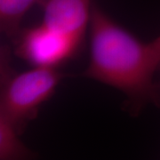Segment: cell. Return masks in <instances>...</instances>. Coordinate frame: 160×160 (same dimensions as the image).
I'll use <instances>...</instances> for the list:
<instances>
[{
    "label": "cell",
    "mask_w": 160,
    "mask_h": 160,
    "mask_svg": "<svg viewBox=\"0 0 160 160\" xmlns=\"http://www.w3.org/2000/svg\"><path fill=\"white\" fill-rule=\"evenodd\" d=\"M149 44H150L151 47L153 48V50L155 51V52H156L160 58V36L159 37H158L157 38H155L153 41L149 42Z\"/></svg>",
    "instance_id": "7"
},
{
    "label": "cell",
    "mask_w": 160,
    "mask_h": 160,
    "mask_svg": "<svg viewBox=\"0 0 160 160\" xmlns=\"http://www.w3.org/2000/svg\"><path fill=\"white\" fill-rule=\"evenodd\" d=\"M89 29L90 60L84 76L124 93L136 112L149 103L160 106V86L153 78L160 58L150 44L138 39L96 6L92 8Z\"/></svg>",
    "instance_id": "1"
},
{
    "label": "cell",
    "mask_w": 160,
    "mask_h": 160,
    "mask_svg": "<svg viewBox=\"0 0 160 160\" xmlns=\"http://www.w3.org/2000/svg\"><path fill=\"white\" fill-rule=\"evenodd\" d=\"M43 0H0V29L6 37L14 40L22 31L23 17L36 3Z\"/></svg>",
    "instance_id": "5"
},
{
    "label": "cell",
    "mask_w": 160,
    "mask_h": 160,
    "mask_svg": "<svg viewBox=\"0 0 160 160\" xmlns=\"http://www.w3.org/2000/svg\"><path fill=\"white\" fill-rule=\"evenodd\" d=\"M56 68L34 67L19 74H7L1 60L0 115L20 132L38 116L40 107L53 95L63 78Z\"/></svg>",
    "instance_id": "2"
},
{
    "label": "cell",
    "mask_w": 160,
    "mask_h": 160,
    "mask_svg": "<svg viewBox=\"0 0 160 160\" xmlns=\"http://www.w3.org/2000/svg\"><path fill=\"white\" fill-rule=\"evenodd\" d=\"M15 54L33 67L56 68L74 56L80 46L42 23L22 29L14 40Z\"/></svg>",
    "instance_id": "3"
},
{
    "label": "cell",
    "mask_w": 160,
    "mask_h": 160,
    "mask_svg": "<svg viewBox=\"0 0 160 160\" xmlns=\"http://www.w3.org/2000/svg\"><path fill=\"white\" fill-rule=\"evenodd\" d=\"M41 3H42V2H41Z\"/></svg>",
    "instance_id": "8"
},
{
    "label": "cell",
    "mask_w": 160,
    "mask_h": 160,
    "mask_svg": "<svg viewBox=\"0 0 160 160\" xmlns=\"http://www.w3.org/2000/svg\"><path fill=\"white\" fill-rule=\"evenodd\" d=\"M33 156V152L21 141L17 128L6 117L0 115V159H28Z\"/></svg>",
    "instance_id": "6"
},
{
    "label": "cell",
    "mask_w": 160,
    "mask_h": 160,
    "mask_svg": "<svg viewBox=\"0 0 160 160\" xmlns=\"http://www.w3.org/2000/svg\"><path fill=\"white\" fill-rule=\"evenodd\" d=\"M42 24L81 46L90 25L91 0H43Z\"/></svg>",
    "instance_id": "4"
}]
</instances>
